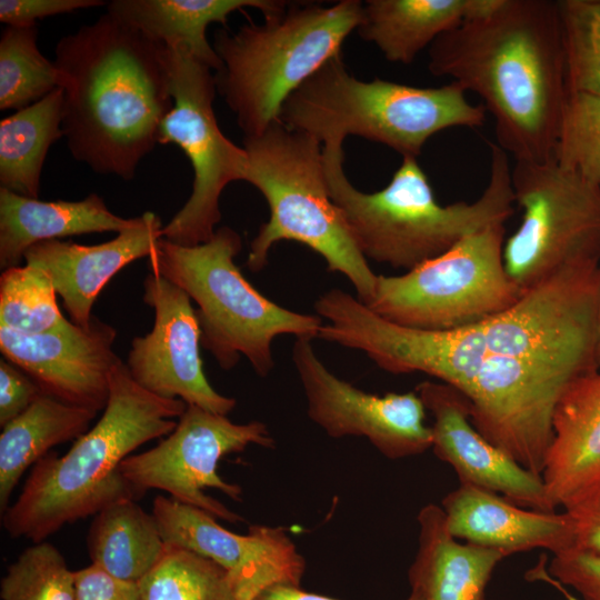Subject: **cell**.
<instances>
[{
	"label": "cell",
	"mask_w": 600,
	"mask_h": 600,
	"mask_svg": "<svg viewBox=\"0 0 600 600\" xmlns=\"http://www.w3.org/2000/svg\"><path fill=\"white\" fill-rule=\"evenodd\" d=\"M504 223L484 227L399 276H378L366 304L407 328L449 331L482 322L523 294L503 261Z\"/></svg>",
	"instance_id": "9"
},
{
	"label": "cell",
	"mask_w": 600,
	"mask_h": 600,
	"mask_svg": "<svg viewBox=\"0 0 600 600\" xmlns=\"http://www.w3.org/2000/svg\"><path fill=\"white\" fill-rule=\"evenodd\" d=\"M162 228L160 217L147 211L138 217L132 228L107 242L83 246L61 240L42 241L30 247L23 260L48 273L70 321L87 327L104 286L129 263L149 258L162 239Z\"/></svg>",
	"instance_id": "18"
},
{
	"label": "cell",
	"mask_w": 600,
	"mask_h": 600,
	"mask_svg": "<svg viewBox=\"0 0 600 600\" xmlns=\"http://www.w3.org/2000/svg\"><path fill=\"white\" fill-rule=\"evenodd\" d=\"M552 432L541 476L556 508L567 509L600 482V370L568 386Z\"/></svg>",
	"instance_id": "20"
},
{
	"label": "cell",
	"mask_w": 600,
	"mask_h": 600,
	"mask_svg": "<svg viewBox=\"0 0 600 600\" xmlns=\"http://www.w3.org/2000/svg\"><path fill=\"white\" fill-rule=\"evenodd\" d=\"M63 90L0 121V186L38 199L43 162L51 144L63 137Z\"/></svg>",
	"instance_id": "27"
},
{
	"label": "cell",
	"mask_w": 600,
	"mask_h": 600,
	"mask_svg": "<svg viewBox=\"0 0 600 600\" xmlns=\"http://www.w3.org/2000/svg\"><path fill=\"white\" fill-rule=\"evenodd\" d=\"M311 341L296 339L292 361L303 388L308 416L329 437H364L392 460L431 449L427 410L416 391L383 396L364 392L333 374L319 359Z\"/></svg>",
	"instance_id": "13"
},
{
	"label": "cell",
	"mask_w": 600,
	"mask_h": 600,
	"mask_svg": "<svg viewBox=\"0 0 600 600\" xmlns=\"http://www.w3.org/2000/svg\"><path fill=\"white\" fill-rule=\"evenodd\" d=\"M511 184L522 217L503 261L522 292L569 264L600 262V186L553 160L516 162Z\"/></svg>",
	"instance_id": "10"
},
{
	"label": "cell",
	"mask_w": 600,
	"mask_h": 600,
	"mask_svg": "<svg viewBox=\"0 0 600 600\" xmlns=\"http://www.w3.org/2000/svg\"><path fill=\"white\" fill-rule=\"evenodd\" d=\"M564 511L572 522V549L600 553V482Z\"/></svg>",
	"instance_id": "38"
},
{
	"label": "cell",
	"mask_w": 600,
	"mask_h": 600,
	"mask_svg": "<svg viewBox=\"0 0 600 600\" xmlns=\"http://www.w3.org/2000/svg\"><path fill=\"white\" fill-rule=\"evenodd\" d=\"M451 81L416 87L349 73L341 56L327 61L283 103L279 120L322 144L354 134L382 143L404 157L418 158L426 142L451 128H480L482 104Z\"/></svg>",
	"instance_id": "6"
},
{
	"label": "cell",
	"mask_w": 600,
	"mask_h": 600,
	"mask_svg": "<svg viewBox=\"0 0 600 600\" xmlns=\"http://www.w3.org/2000/svg\"><path fill=\"white\" fill-rule=\"evenodd\" d=\"M143 301L154 312L153 327L136 337L124 362L133 380L162 398L228 416L237 400L208 381L200 356V327L188 293L168 279L149 273Z\"/></svg>",
	"instance_id": "15"
},
{
	"label": "cell",
	"mask_w": 600,
	"mask_h": 600,
	"mask_svg": "<svg viewBox=\"0 0 600 600\" xmlns=\"http://www.w3.org/2000/svg\"><path fill=\"white\" fill-rule=\"evenodd\" d=\"M418 550L408 572L420 600H484L502 552L460 542L447 528L441 506L427 504L417 517Z\"/></svg>",
	"instance_id": "21"
},
{
	"label": "cell",
	"mask_w": 600,
	"mask_h": 600,
	"mask_svg": "<svg viewBox=\"0 0 600 600\" xmlns=\"http://www.w3.org/2000/svg\"><path fill=\"white\" fill-rule=\"evenodd\" d=\"M431 413V449L456 471L460 483L496 492L523 508L556 511L542 476L516 462L472 424L470 404L456 388L422 381L414 390Z\"/></svg>",
	"instance_id": "17"
},
{
	"label": "cell",
	"mask_w": 600,
	"mask_h": 600,
	"mask_svg": "<svg viewBox=\"0 0 600 600\" xmlns=\"http://www.w3.org/2000/svg\"><path fill=\"white\" fill-rule=\"evenodd\" d=\"M273 448L266 423H234L227 416L187 404L176 428L147 451L132 453L119 467L122 477L140 493L158 489L181 503L201 509L217 519L239 523L244 519L204 490L216 489L241 500L239 484L218 473L220 460L249 446Z\"/></svg>",
	"instance_id": "12"
},
{
	"label": "cell",
	"mask_w": 600,
	"mask_h": 600,
	"mask_svg": "<svg viewBox=\"0 0 600 600\" xmlns=\"http://www.w3.org/2000/svg\"><path fill=\"white\" fill-rule=\"evenodd\" d=\"M256 600H339L328 596L304 591L301 587L279 586L260 594ZM406 600H420L414 593Z\"/></svg>",
	"instance_id": "39"
},
{
	"label": "cell",
	"mask_w": 600,
	"mask_h": 600,
	"mask_svg": "<svg viewBox=\"0 0 600 600\" xmlns=\"http://www.w3.org/2000/svg\"><path fill=\"white\" fill-rule=\"evenodd\" d=\"M138 587L140 600H239L218 564L170 543Z\"/></svg>",
	"instance_id": "29"
},
{
	"label": "cell",
	"mask_w": 600,
	"mask_h": 600,
	"mask_svg": "<svg viewBox=\"0 0 600 600\" xmlns=\"http://www.w3.org/2000/svg\"><path fill=\"white\" fill-rule=\"evenodd\" d=\"M97 411L72 406L48 394L40 396L0 433V512L28 468L64 442L89 430Z\"/></svg>",
	"instance_id": "25"
},
{
	"label": "cell",
	"mask_w": 600,
	"mask_h": 600,
	"mask_svg": "<svg viewBox=\"0 0 600 600\" xmlns=\"http://www.w3.org/2000/svg\"><path fill=\"white\" fill-rule=\"evenodd\" d=\"M54 54L72 157L131 180L173 107L168 49L107 12L61 38Z\"/></svg>",
	"instance_id": "2"
},
{
	"label": "cell",
	"mask_w": 600,
	"mask_h": 600,
	"mask_svg": "<svg viewBox=\"0 0 600 600\" xmlns=\"http://www.w3.org/2000/svg\"><path fill=\"white\" fill-rule=\"evenodd\" d=\"M138 217L111 212L103 199L90 193L78 201H42L0 188V268L20 266L24 252L49 240L92 232H122Z\"/></svg>",
	"instance_id": "22"
},
{
	"label": "cell",
	"mask_w": 600,
	"mask_h": 600,
	"mask_svg": "<svg viewBox=\"0 0 600 600\" xmlns=\"http://www.w3.org/2000/svg\"><path fill=\"white\" fill-rule=\"evenodd\" d=\"M101 0H1L0 20L7 26H36L38 19L101 7Z\"/></svg>",
	"instance_id": "36"
},
{
	"label": "cell",
	"mask_w": 600,
	"mask_h": 600,
	"mask_svg": "<svg viewBox=\"0 0 600 600\" xmlns=\"http://www.w3.org/2000/svg\"><path fill=\"white\" fill-rule=\"evenodd\" d=\"M441 508L452 537L506 557L533 549L557 554L573 548L567 511L523 508L496 492L462 483L442 499Z\"/></svg>",
	"instance_id": "19"
},
{
	"label": "cell",
	"mask_w": 600,
	"mask_h": 600,
	"mask_svg": "<svg viewBox=\"0 0 600 600\" xmlns=\"http://www.w3.org/2000/svg\"><path fill=\"white\" fill-rule=\"evenodd\" d=\"M568 92L600 94V0H559Z\"/></svg>",
	"instance_id": "31"
},
{
	"label": "cell",
	"mask_w": 600,
	"mask_h": 600,
	"mask_svg": "<svg viewBox=\"0 0 600 600\" xmlns=\"http://www.w3.org/2000/svg\"><path fill=\"white\" fill-rule=\"evenodd\" d=\"M359 0L288 2L261 24L220 30L213 49L221 61L217 92L234 113L244 137L279 121L286 100L333 57L362 14Z\"/></svg>",
	"instance_id": "5"
},
{
	"label": "cell",
	"mask_w": 600,
	"mask_h": 600,
	"mask_svg": "<svg viewBox=\"0 0 600 600\" xmlns=\"http://www.w3.org/2000/svg\"><path fill=\"white\" fill-rule=\"evenodd\" d=\"M187 403L139 386L121 361L110 377L101 418L62 456L49 452L30 470L16 501L2 513L11 538L44 541L66 524L143 494L121 474L120 463L142 444L168 436Z\"/></svg>",
	"instance_id": "3"
},
{
	"label": "cell",
	"mask_w": 600,
	"mask_h": 600,
	"mask_svg": "<svg viewBox=\"0 0 600 600\" xmlns=\"http://www.w3.org/2000/svg\"><path fill=\"white\" fill-rule=\"evenodd\" d=\"M489 147V180L480 197L443 206L413 157L402 158L383 189L370 193L358 190L343 170V141H330L322 146L329 194L367 260L408 271L512 216L509 156L493 142Z\"/></svg>",
	"instance_id": "4"
},
{
	"label": "cell",
	"mask_w": 600,
	"mask_h": 600,
	"mask_svg": "<svg viewBox=\"0 0 600 600\" xmlns=\"http://www.w3.org/2000/svg\"><path fill=\"white\" fill-rule=\"evenodd\" d=\"M48 273L24 263L2 271L0 277V327L33 334L53 330L66 319L57 302Z\"/></svg>",
	"instance_id": "30"
},
{
	"label": "cell",
	"mask_w": 600,
	"mask_h": 600,
	"mask_svg": "<svg viewBox=\"0 0 600 600\" xmlns=\"http://www.w3.org/2000/svg\"><path fill=\"white\" fill-rule=\"evenodd\" d=\"M597 368L600 370V282L598 294V308H597V349H596Z\"/></svg>",
	"instance_id": "41"
},
{
	"label": "cell",
	"mask_w": 600,
	"mask_h": 600,
	"mask_svg": "<svg viewBox=\"0 0 600 600\" xmlns=\"http://www.w3.org/2000/svg\"><path fill=\"white\" fill-rule=\"evenodd\" d=\"M166 547L153 514L132 499L117 501L96 513L87 536L92 564L137 583L158 564Z\"/></svg>",
	"instance_id": "26"
},
{
	"label": "cell",
	"mask_w": 600,
	"mask_h": 600,
	"mask_svg": "<svg viewBox=\"0 0 600 600\" xmlns=\"http://www.w3.org/2000/svg\"><path fill=\"white\" fill-rule=\"evenodd\" d=\"M1 600H77L76 571L48 541L36 542L12 562L0 582Z\"/></svg>",
	"instance_id": "32"
},
{
	"label": "cell",
	"mask_w": 600,
	"mask_h": 600,
	"mask_svg": "<svg viewBox=\"0 0 600 600\" xmlns=\"http://www.w3.org/2000/svg\"><path fill=\"white\" fill-rule=\"evenodd\" d=\"M168 52L173 107L161 122L158 143H173L184 152L193 169V183L187 202L163 226L162 238L192 247L213 236L221 220L220 196L232 181H244L248 153L219 128L212 69L187 50Z\"/></svg>",
	"instance_id": "11"
},
{
	"label": "cell",
	"mask_w": 600,
	"mask_h": 600,
	"mask_svg": "<svg viewBox=\"0 0 600 600\" xmlns=\"http://www.w3.org/2000/svg\"><path fill=\"white\" fill-rule=\"evenodd\" d=\"M428 69L481 98L516 162L553 160L568 97L558 1L499 0L440 36Z\"/></svg>",
	"instance_id": "1"
},
{
	"label": "cell",
	"mask_w": 600,
	"mask_h": 600,
	"mask_svg": "<svg viewBox=\"0 0 600 600\" xmlns=\"http://www.w3.org/2000/svg\"><path fill=\"white\" fill-rule=\"evenodd\" d=\"M499 0H368L362 3L359 37L390 62L409 64L440 36L486 14Z\"/></svg>",
	"instance_id": "24"
},
{
	"label": "cell",
	"mask_w": 600,
	"mask_h": 600,
	"mask_svg": "<svg viewBox=\"0 0 600 600\" xmlns=\"http://www.w3.org/2000/svg\"><path fill=\"white\" fill-rule=\"evenodd\" d=\"M287 4L280 0H112L107 12L150 40L168 49L187 50L218 71L221 61L206 36L209 24H226L232 12L243 8H256L268 17Z\"/></svg>",
	"instance_id": "23"
},
{
	"label": "cell",
	"mask_w": 600,
	"mask_h": 600,
	"mask_svg": "<svg viewBox=\"0 0 600 600\" xmlns=\"http://www.w3.org/2000/svg\"><path fill=\"white\" fill-rule=\"evenodd\" d=\"M553 161L600 186V94L568 92Z\"/></svg>",
	"instance_id": "33"
},
{
	"label": "cell",
	"mask_w": 600,
	"mask_h": 600,
	"mask_svg": "<svg viewBox=\"0 0 600 600\" xmlns=\"http://www.w3.org/2000/svg\"><path fill=\"white\" fill-rule=\"evenodd\" d=\"M116 337V329L94 316L87 327L67 320L33 334L0 327V351L44 394L99 412L108 402L111 373L122 361L113 350Z\"/></svg>",
	"instance_id": "16"
},
{
	"label": "cell",
	"mask_w": 600,
	"mask_h": 600,
	"mask_svg": "<svg viewBox=\"0 0 600 600\" xmlns=\"http://www.w3.org/2000/svg\"><path fill=\"white\" fill-rule=\"evenodd\" d=\"M151 513L166 543L218 564L239 600H256L279 586H301L306 560L282 527L252 524L238 534L210 513L164 496L153 499Z\"/></svg>",
	"instance_id": "14"
},
{
	"label": "cell",
	"mask_w": 600,
	"mask_h": 600,
	"mask_svg": "<svg viewBox=\"0 0 600 600\" xmlns=\"http://www.w3.org/2000/svg\"><path fill=\"white\" fill-rule=\"evenodd\" d=\"M43 391L19 367L7 359L0 360V427L24 412Z\"/></svg>",
	"instance_id": "35"
},
{
	"label": "cell",
	"mask_w": 600,
	"mask_h": 600,
	"mask_svg": "<svg viewBox=\"0 0 600 600\" xmlns=\"http://www.w3.org/2000/svg\"><path fill=\"white\" fill-rule=\"evenodd\" d=\"M77 600H140L137 582L116 578L94 564L76 571Z\"/></svg>",
	"instance_id": "37"
},
{
	"label": "cell",
	"mask_w": 600,
	"mask_h": 600,
	"mask_svg": "<svg viewBox=\"0 0 600 600\" xmlns=\"http://www.w3.org/2000/svg\"><path fill=\"white\" fill-rule=\"evenodd\" d=\"M321 147L314 137L280 120L260 134L243 138L248 153L244 181L261 192L270 210L269 220L250 243L246 264L259 272L277 242L297 241L321 256L329 272L344 276L367 304L378 274L329 194Z\"/></svg>",
	"instance_id": "7"
},
{
	"label": "cell",
	"mask_w": 600,
	"mask_h": 600,
	"mask_svg": "<svg viewBox=\"0 0 600 600\" xmlns=\"http://www.w3.org/2000/svg\"><path fill=\"white\" fill-rule=\"evenodd\" d=\"M548 573L584 600H600V553L570 549L553 554Z\"/></svg>",
	"instance_id": "34"
},
{
	"label": "cell",
	"mask_w": 600,
	"mask_h": 600,
	"mask_svg": "<svg viewBox=\"0 0 600 600\" xmlns=\"http://www.w3.org/2000/svg\"><path fill=\"white\" fill-rule=\"evenodd\" d=\"M36 26H7L0 39V109L16 111L60 88V73L37 47Z\"/></svg>",
	"instance_id": "28"
},
{
	"label": "cell",
	"mask_w": 600,
	"mask_h": 600,
	"mask_svg": "<svg viewBox=\"0 0 600 600\" xmlns=\"http://www.w3.org/2000/svg\"><path fill=\"white\" fill-rule=\"evenodd\" d=\"M530 579L541 580L553 586L564 596L567 600H584L570 594L561 583H559L548 573V571L544 569L543 562L530 571Z\"/></svg>",
	"instance_id": "40"
},
{
	"label": "cell",
	"mask_w": 600,
	"mask_h": 600,
	"mask_svg": "<svg viewBox=\"0 0 600 600\" xmlns=\"http://www.w3.org/2000/svg\"><path fill=\"white\" fill-rule=\"evenodd\" d=\"M241 248L240 234L227 226L192 247L162 238L148 258L149 268L197 303L201 346L223 370L234 368L244 356L264 378L274 368L272 343L277 337L313 340L323 323L319 316L286 309L261 294L234 262Z\"/></svg>",
	"instance_id": "8"
}]
</instances>
